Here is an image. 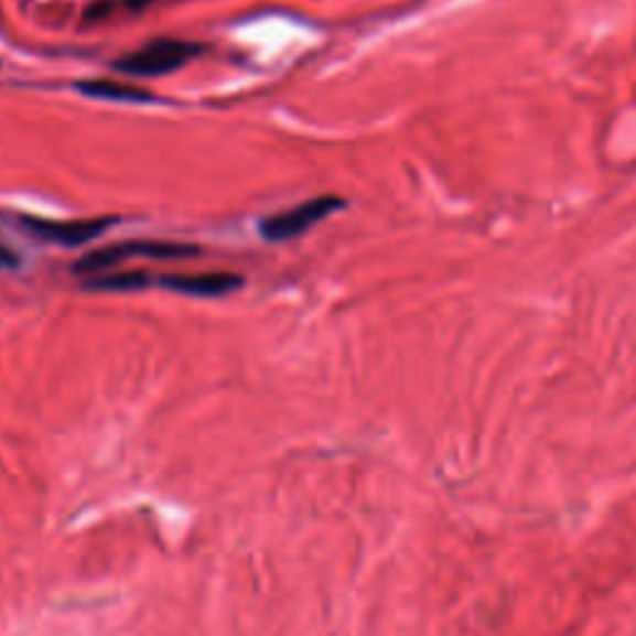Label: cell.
I'll return each instance as SVG.
<instances>
[{
	"label": "cell",
	"mask_w": 636,
	"mask_h": 636,
	"mask_svg": "<svg viewBox=\"0 0 636 636\" xmlns=\"http://www.w3.org/2000/svg\"><path fill=\"white\" fill-rule=\"evenodd\" d=\"M25 231L35 234L45 241L61 244V247H83L100 239L112 227L117 217H93V219H43V217H18Z\"/></svg>",
	"instance_id": "4"
},
{
	"label": "cell",
	"mask_w": 636,
	"mask_h": 636,
	"mask_svg": "<svg viewBox=\"0 0 636 636\" xmlns=\"http://www.w3.org/2000/svg\"><path fill=\"white\" fill-rule=\"evenodd\" d=\"M338 209H344V200L334 197V194H324V197L301 202L293 209L271 214V217L261 219L259 231H261V237L269 241L297 239Z\"/></svg>",
	"instance_id": "3"
},
{
	"label": "cell",
	"mask_w": 636,
	"mask_h": 636,
	"mask_svg": "<svg viewBox=\"0 0 636 636\" xmlns=\"http://www.w3.org/2000/svg\"><path fill=\"white\" fill-rule=\"evenodd\" d=\"M160 287L184 293V297H200V299H217L227 297V293L244 287V279L239 273L229 271H212V273H170V277H160Z\"/></svg>",
	"instance_id": "5"
},
{
	"label": "cell",
	"mask_w": 636,
	"mask_h": 636,
	"mask_svg": "<svg viewBox=\"0 0 636 636\" xmlns=\"http://www.w3.org/2000/svg\"><path fill=\"white\" fill-rule=\"evenodd\" d=\"M200 257L197 244L180 241H120L105 249H95L75 261V273H103L107 269L120 267L130 259H194Z\"/></svg>",
	"instance_id": "1"
},
{
	"label": "cell",
	"mask_w": 636,
	"mask_h": 636,
	"mask_svg": "<svg viewBox=\"0 0 636 636\" xmlns=\"http://www.w3.org/2000/svg\"><path fill=\"white\" fill-rule=\"evenodd\" d=\"M152 277L147 271H120L107 273V277L87 279L83 287L87 291H142L150 287Z\"/></svg>",
	"instance_id": "7"
},
{
	"label": "cell",
	"mask_w": 636,
	"mask_h": 636,
	"mask_svg": "<svg viewBox=\"0 0 636 636\" xmlns=\"http://www.w3.org/2000/svg\"><path fill=\"white\" fill-rule=\"evenodd\" d=\"M18 263H21L18 254L0 244V269H18Z\"/></svg>",
	"instance_id": "8"
},
{
	"label": "cell",
	"mask_w": 636,
	"mask_h": 636,
	"mask_svg": "<svg viewBox=\"0 0 636 636\" xmlns=\"http://www.w3.org/2000/svg\"><path fill=\"white\" fill-rule=\"evenodd\" d=\"M152 3H157V0H127V6H130L132 11H144V8Z\"/></svg>",
	"instance_id": "9"
},
{
	"label": "cell",
	"mask_w": 636,
	"mask_h": 636,
	"mask_svg": "<svg viewBox=\"0 0 636 636\" xmlns=\"http://www.w3.org/2000/svg\"><path fill=\"white\" fill-rule=\"evenodd\" d=\"M75 90L85 97H95V100L105 103H130V105L157 103V97L150 90L115 80H80L75 83Z\"/></svg>",
	"instance_id": "6"
},
{
	"label": "cell",
	"mask_w": 636,
	"mask_h": 636,
	"mask_svg": "<svg viewBox=\"0 0 636 636\" xmlns=\"http://www.w3.org/2000/svg\"><path fill=\"white\" fill-rule=\"evenodd\" d=\"M200 53L202 45L162 37V41H152L150 45L140 47V51L117 57V61L110 63V67L132 77H160L180 71L182 65H187L192 57H197Z\"/></svg>",
	"instance_id": "2"
}]
</instances>
